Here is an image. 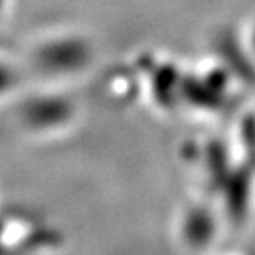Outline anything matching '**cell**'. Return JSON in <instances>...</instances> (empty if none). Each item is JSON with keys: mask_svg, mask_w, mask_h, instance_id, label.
Segmentation results:
<instances>
[{"mask_svg": "<svg viewBox=\"0 0 255 255\" xmlns=\"http://www.w3.org/2000/svg\"><path fill=\"white\" fill-rule=\"evenodd\" d=\"M36 62L50 75H71L73 69L84 62V46L71 36L46 41L37 48Z\"/></svg>", "mask_w": 255, "mask_h": 255, "instance_id": "obj_1", "label": "cell"}, {"mask_svg": "<svg viewBox=\"0 0 255 255\" xmlns=\"http://www.w3.org/2000/svg\"><path fill=\"white\" fill-rule=\"evenodd\" d=\"M21 119L34 129H50L71 119V103L60 96H36L23 105Z\"/></svg>", "mask_w": 255, "mask_h": 255, "instance_id": "obj_2", "label": "cell"}]
</instances>
